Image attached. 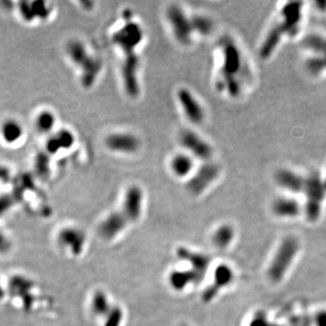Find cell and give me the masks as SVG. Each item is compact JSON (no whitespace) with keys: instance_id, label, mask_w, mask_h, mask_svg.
Masks as SVG:
<instances>
[{"instance_id":"9","label":"cell","mask_w":326,"mask_h":326,"mask_svg":"<svg viewBox=\"0 0 326 326\" xmlns=\"http://www.w3.org/2000/svg\"><path fill=\"white\" fill-rule=\"evenodd\" d=\"M177 100L182 112L189 122L196 125L203 123L205 120V110L196 96L187 88H180L177 92Z\"/></svg>"},{"instance_id":"7","label":"cell","mask_w":326,"mask_h":326,"mask_svg":"<svg viewBox=\"0 0 326 326\" xmlns=\"http://www.w3.org/2000/svg\"><path fill=\"white\" fill-rule=\"evenodd\" d=\"M179 140L180 145L188 151L189 155L204 162L210 161L213 155L212 147L199 134L191 130H184L180 133Z\"/></svg>"},{"instance_id":"5","label":"cell","mask_w":326,"mask_h":326,"mask_svg":"<svg viewBox=\"0 0 326 326\" xmlns=\"http://www.w3.org/2000/svg\"><path fill=\"white\" fill-rule=\"evenodd\" d=\"M166 19L176 40L182 45H189L194 31L191 19L186 15L184 10L179 6H170L166 11Z\"/></svg>"},{"instance_id":"19","label":"cell","mask_w":326,"mask_h":326,"mask_svg":"<svg viewBox=\"0 0 326 326\" xmlns=\"http://www.w3.org/2000/svg\"><path fill=\"white\" fill-rule=\"evenodd\" d=\"M57 124L56 114L51 110L43 109L35 116L34 125L36 131L41 134H49L52 133L53 130Z\"/></svg>"},{"instance_id":"8","label":"cell","mask_w":326,"mask_h":326,"mask_svg":"<svg viewBox=\"0 0 326 326\" xmlns=\"http://www.w3.org/2000/svg\"><path fill=\"white\" fill-rule=\"evenodd\" d=\"M219 174V168L210 161L204 162L199 169L194 171L187 182V189L190 193H202L209 185L215 181Z\"/></svg>"},{"instance_id":"6","label":"cell","mask_w":326,"mask_h":326,"mask_svg":"<svg viewBox=\"0 0 326 326\" xmlns=\"http://www.w3.org/2000/svg\"><path fill=\"white\" fill-rule=\"evenodd\" d=\"M139 69L140 58L136 53L124 56L121 67L122 80L125 93L132 98L138 97L141 91L139 82Z\"/></svg>"},{"instance_id":"13","label":"cell","mask_w":326,"mask_h":326,"mask_svg":"<svg viewBox=\"0 0 326 326\" xmlns=\"http://www.w3.org/2000/svg\"><path fill=\"white\" fill-rule=\"evenodd\" d=\"M128 224L127 218L124 217L121 210L112 212L100 224L98 228L100 236L107 240L114 239L126 228Z\"/></svg>"},{"instance_id":"15","label":"cell","mask_w":326,"mask_h":326,"mask_svg":"<svg viewBox=\"0 0 326 326\" xmlns=\"http://www.w3.org/2000/svg\"><path fill=\"white\" fill-rule=\"evenodd\" d=\"M24 135V127L18 120L7 118L0 123V140L7 146H17Z\"/></svg>"},{"instance_id":"10","label":"cell","mask_w":326,"mask_h":326,"mask_svg":"<svg viewBox=\"0 0 326 326\" xmlns=\"http://www.w3.org/2000/svg\"><path fill=\"white\" fill-rule=\"evenodd\" d=\"M143 207V192L140 187L133 185L128 188L124 194L121 211L127 218L129 223L139 220Z\"/></svg>"},{"instance_id":"4","label":"cell","mask_w":326,"mask_h":326,"mask_svg":"<svg viewBox=\"0 0 326 326\" xmlns=\"http://www.w3.org/2000/svg\"><path fill=\"white\" fill-rule=\"evenodd\" d=\"M144 39V31L141 25L133 20L126 21L124 24L114 31L112 41L124 56L135 54L139 46Z\"/></svg>"},{"instance_id":"24","label":"cell","mask_w":326,"mask_h":326,"mask_svg":"<svg viewBox=\"0 0 326 326\" xmlns=\"http://www.w3.org/2000/svg\"><path fill=\"white\" fill-rule=\"evenodd\" d=\"M123 321V311L118 305H113L105 316L104 326H121Z\"/></svg>"},{"instance_id":"1","label":"cell","mask_w":326,"mask_h":326,"mask_svg":"<svg viewBox=\"0 0 326 326\" xmlns=\"http://www.w3.org/2000/svg\"><path fill=\"white\" fill-rule=\"evenodd\" d=\"M70 61L80 70V81L85 88H91L103 70V62L99 57L89 53L84 43L79 40L69 41L66 48Z\"/></svg>"},{"instance_id":"12","label":"cell","mask_w":326,"mask_h":326,"mask_svg":"<svg viewBox=\"0 0 326 326\" xmlns=\"http://www.w3.org/2000/svg\"><path fill=\"white\" fill-rule=\"evenodd\" d=\"M19 18L26 23L43 21L49 19L52 13V7L45 1H25L17 7Z\"/></svg>"},{"instance_id":"14","label":"cell","mask_w":326,"mask_h":326,"mask_svg":"<svg viewBox=\"0 0 326 326\" xmlns=\"http://www.w3.org/2000/svg\"><path fill=\"white\" fill-rule=\"evenodd\" d=\"M58 238L62 246L70 251L74 255H81L86 242V236L84 231L74 227L62 229Z\"/></svg>"},{"instance_id":"23","label":"cell","mask_w":326,"mask_h":326,"mask_svg":"<svg viewBox=\"0 0 326 326\" xmlns=\"http://www.w3.org/2000/svg\"><path fill=\"white\" fill-rule=\"evenodd\" d=\"M54 136L58 142V145L60 147L61 151L71 149L76 142L74 133L67 129H62L60 131H58L57 133L54 134Z\"/></svg>"},{"instance_id":"25","label":"cell","mask_w":326,"mask_h":326,"mask_svg":"<svg viewBox=\"0 0 326 326\" xmlns=\"http://www.w3.org/2000/svg\"><path fill=\"white\" fill-rule=\"evenodd\" d=\"M180 326H188V325H186V324H181V325Z\"/></svg>"},{"instance_id":"11","label":"cell","mask_w":326,"mask_h":326,"mask_svg":"<svg viewBox=\"0 0 326 326\" xmlns=\"http://www.w3.org/2000/svg\"><path fill=\"white\" fill-rule=\"evenodd\" d=\"M105 146L114 152L133 154L139 151L141 141L133 133H114L105 139Z\"/></svg>"},{"instance_id":"2","label":"cell","mask_w":326,"mask_h":326,"mask_svg":"<svg viewBox=\"0 0 326 326\" xmlns=\"http://www.w3.org/2000/svg\"><path fill=\"white\" fill-rule=\"evenodd\" d=\"M300 5V3H293L282 10L278 22L268 32L262 48H260V55L263 58L269 57L274 53V49L277 48L281 39L285 35L292 36L293 32H297L301 20Z\"/></svg>"},{"instance_id":"18","label":"cell","mask_w":326,"mask_h":326,"mask_svg":"<svg viewBox=\"0 0 326 326\" xmlns=\"http://www.w3.org/2000/svg\"><path fill=\"white\" fill-rule=\"evenodd\" d=\"M200 278L192 270H174L169 276L170 286L176 291L184 290L189 284L199 283Z\"/></svg>"},{"instance_id":"20","label":"cell","mask_w":326,"mask_h":326,"mask_svg":"<svg viewBox=\"0 0 326 326\" xmlns=\"http://www.w3.org/2000/svg\"><path fill=\"white\" fill-rule=\"evenodd\" d=\"M113 305L104 291H96L91 300V310L97 316L105 317Z\"/></svg>"},{"instance_id":"17","label":"cell","mask_w":326,"mask_h":326,"mask_svg":"<svg viewBox=\"0 0 326 326\" xmlns=\"http://www.w3.org/2000/svg\"><path fill=\"white\" fill-rule=\"evenodd\" d=\"M195 161L189 153L180 152L171 158L170 168L171 172L178 178H187L193 173Z\"/></svg>"},{"instance_id":"22","label":"cell","mask_w":326,"mask_h":326,"mask_svg":"<svg viewBox=\"0 0 326 326\" xmlns=\"http://www.w3.org/2000/svg\"><path fill=\"white\" fill-rule=\"evenodd\" d=\"M190 19H191L194 33H198L202 36H208L212 32L213 22L211 19H208V17L196 15Z\"/></svg>"},{"instance_id":"3","label":"cell","mask_w":326,"mask_h":326,"mask_svg":"<svg viewBox=\"0 0 326 326\" xmlns=\"http://www.w3.org/2000/svg\"><path fill=\"white\" fill-rule=\"evenodd\" d=\"M220 45L223 57L220 85L230 96H236L240 92V84L236 79V76L242 69L241 53L229 38H224Z\"/></svg>"},{"instance_id":"21","label":"cell","mask_w":326,"mask_h":326,"mask_svg":"<svg viewBox=\"0 0 326 326\" xmlns=\"http://www.w3.org/2000/svg\"><path fill=\"white\" fill-rule=\"evenodd\" d=\"M50 155L46 151H40L35 157L34 160V169L35 173L38 178L46 180L51 173V159Z\"/></svg>"},{"instance_id":"16","label":"cell","mask_w":326,"mask_h":326,"mask_svg":"<svg viewBox=\"0 0 326 326\" xmlns=\"http://www.w3.org/2000/svg\"><path fill=\"white\" fill-rule=\"evenodd\" d=\"M177 256L180 260H185L189 263V265H191V270L199 276L200 280L202 279L209 262L208 256L192 252L186 247H180L177 250Z\"/></svg>"}]
</instances>
